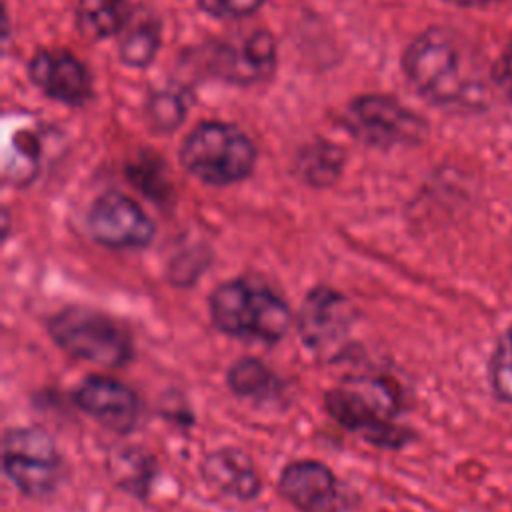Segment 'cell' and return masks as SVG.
<instances>
[{"label":"cell","mask_w":512,"mask_h":512,"mask_svg":"<svg viewBox=\"0 0 512 512\" xmlns=\"http://www.w3.org/2000/svg\"><path fill=\"white\" fill-rule=\"evenodd\" d=\"M208 312L222 334L248 342L276 344L292 324L288 302L268 284L248 278L218 284L208 298Z\"/></svg>","instance_id":"cell-3"},{"label":"cell","mask_w":512,"mask_h":512,"mask_svg":"<svg viewBox=\"0 0 512 512\" xmlns=\"http://www.w3.org/2000/svg\"><path fill=\"white\" fill-rule=\"evenodd\" d=\"M180 162L198 180L226 186L250 176L256 150L238 128L222 122H202L184 140Z\"/></svg>","instance_id":"cell-5"},{"label":"cell","mask_w":512,"mask_h":512,"mask_svg":"<svg viewBox=\"0 0 512 512\" xmlns=\"http://www.w3.org/2000/svg\"><path fill=\"white\" fill-rule=\"evenodd\" d=\"M184 114L186 94L180 88H166L156 92L146 106V116L150 124L160 132L176 128L184 120Z\"/></svg>","instance_id":"cell-20"},{"label":"cell","mask_w":512,"mask_h":512,"mask_svg":"<svg viewBox=\"0 0 512 512\" xmlns=\"http://www.w3.org/2000/svg\"><path fill=\"white\" fill-rule=\"evenodd\" d=\"M78 28L94 40L108 38L128 22L126 0H78Z\"/></svg>","instance_id":"cell-16"},{"label":"cell","mask_w":512,"mask_h":512,"mask_svg":"<svg viewBox=\"0 0 512 512\" xmlns=\"http://www.w3.org/2000/svg\"><path fill=\"white\" fill-rule=\"evenodd\" d=\"M234 396L252 404H272L284 396V382L258 358H240L226 372Z\"/></svg>","instance_id":"cell-15"},{"label":"cell","mask_w":512,"mask_h":512,"mask_svg":"<svg viewBox=\"0 0 512 512\" xmlns=\"http://www.w3.org/2000/svg\"><path fill=\"white\" fill-rule=\"evenodd\" d=\"M160 46V26L154 18L136 20L120 42V58L128 66H148Z\"/></svg>","instance_id":"cell-18"},{"label":"cell","mask_w":512,"mask_h":512,"mask_svg":"<svg viewBox=\"0 0 512 512\" xmlns=\"http://www.w3.org/2000/svg\"><path fill=\"white\" fill-rule=\"evenodd\" d=\"M2 468L28 498L54 496L64 480V460L52 436L40 426H14L2 438Z\"/></svg>","instance_id":"cell-6"},{"label":"cell","mask_w":512,"mask_h":512,"mask_svg":"<svg viewBox=\"0 0 512 512\" xmlns=\"http://www.w3.org/2000/svg\"><path fill=\"white\" fill-rule=\"evenodd\" d=\"M404 408L400 384L386 376H352L324 394V410L336 424L386 450H398L414 438L398 422Z\"/></svg>","instance_id":"cell-2"},{"label":"cell","mask_w":512,"mask_h":512,"mask_svg":"<svg viewBox=\"0 0 512 512\" xmlns=\"http://www.w3.org/2000/svg\"><path fill=\"white\" fill-rule=\"evenodd\" d=\"M458 6H484V4H492V2H500V0H446Z\"/></svg>","instance_id":"cell-23"},{"label":"cell","mask_w":512,"mask_h":512,"mask_svg":"<svg viewBox=\"0 0 512 512\" xmlns=\"http://www.w3.org/2000/svg\"><path fill=\"white\" fill-rule=\"evenodd\" d=\"M28 72L46 96L68 106H80L92 94L88 70L66 50H40L30 60Z\"/></svg>","instance_id":"cell-13"},{"label":"cell","mask_w":512,"mask_h":512,"mask_svg":"<svg viewBox=\"0 0 512 512\" xmlns=\"http://www.w3.org/2000/svg\"><path fill=\"white\" fill-rule=\"evenodd\" d=\"M492 82L512 102V46L506 48L492 66Z\"/></svg>","instance_id":"cell-22"},{"label":"cell","mask_w":512,"mask_h":512,"mask_svg":"<svg viewBox=\"0 0 512 512\" xmlns=\"http://www.w3.org/2000/svg\"><path fill=\"white\" fill-rule=\"evenodd\" d=\"M352 302L338 290L318 284L314 286L298 312V334L310 348H326L340 340L354 322Z\"/></svg>","instance_id":"cell-12"},{"label":"cell","mask_w":512,"mask_h":512,"mask_svg":"<svg viewBox=\"0 0 512 512\" xmlns=\"http://www.w3.org/2000/svg\"><path fill=\"white\" fill-rule=\"evenodd\" d=\"M46 332L70 358L104 368H120L134 354L128 328L110 314L88 306H66L58 310L46 320Z\"/></svg>","instance_id":"cell-4"},{"label":"cell","mask_w":512,"mask_h":512,"mask_svg":"<svg viewBox=\"0 0 512 512\" xmlns=\"http://www.w3.org/2000/svg\"><path fill=\"white\" fill-rule=\"evenodd\" d=\"M488 380L494 396L512 406V324L498 338L490 362H488Z\"/></svg>","instance_id":"cell-19"},{"label":"cell","mask_w":512,"mask_h":512,"mask_svg":"<svg viewBox=\"0 0 512 512\" xmlns=\"http://www.w3.org/2000/svg\"><path fill=\"white\" fill-rule=\"evenodd\" d=\"M404 72L432 104L472 110L486 102L488 72L480 54L456 32L432 28L404 52Z\"/></svg>","instance_id":"cell-1"},{"label":"cell","mask_w":512,"mask_h":512,"mask_svg":"<svg viewBox=\"0 0 512 512\" xmlns=\"http://www.w3.org/2000/svg\"><path fill=\"white\" fill-rule=\"evenodd\" d=\"M210 68L228 82L256 84L274 72L276 44L266 30H250L218 42L208 58Z\"/></svg>","instance_id":"cell-11"},{"label":"cell","mask_w":512,"mask_h":512,"mask_svg":"<svg viewBox=\"0 0 512 512\" xmlns=\"http://www.w3.org/2000/svg\"><path fill=\"white\" fill-rule=\"evenodd\" d=\"M280 496L300 512H346L348 496L336 474L318 460H292L278 476Z\"/></svg>","instance_id":"cell-10"},{"label":"cell","mask_w":512,"mask_h":512,"mask_svg":"<svg viewBox=\"0 0 512 512\" xmlns=\"http://www.w3.org/2000/svg\"><path fill=\"white\" fill-rule=\"evenodd\" d=\"M344 164V154L330 142H316L300 150L296 168L304 182L310 186H328L332 184Z\"/></svg>","instance_id":"cell-17"},{"label":"cell","mask_w":512,"mask_h":512,"mask_svg":"<svg viewBox=\"0 0 512 512\" xmlns=\"http://www.w3.org/2000/svg\"><path fill=\"white\" fill-rule=\"evenodd\" d=\"M94 242L112 250L146 248L156 234L150 216L122 192H104L98 196L86 218Z\"/></svg>","instance_id":"cell-8"},{"label":"cell","mask_w":512,"mask_h":512,"mask_svg":"<svg viewBox=\"0 0 512 512\" xmlns=\"http://www.w3.org/2000/svg\"><path fill=\"white\" fill-rule=\"evenodd\" d=\"M72 402L86 416L116 434L132 432L142 414L138 394L122 380L104 374L84 378L72 392Z\"/></svg>","instance_id":"cell-9"},{"label":"cell","mask_w":512,"mask_h":512,"mask_svg":"<svg viewBox=\"0 0 512 512\" xmlns=\"http://www.w3.org/2000/svg\"><path fill=\"white\" fill-rule=\"evenodd\" d=\"M200 474L210 490L232 500H252L262 488L254 462L236 448H220L206 454Z\"/></svg>","instance_id":"cell-14"},{"label":"cell","mask_w":512,"mask_h":512,"mask_svg":"<svg viewBox=\"0 0 512 512\" xmlns=\"http://www.w3.org/2000/svg\"><path fill=\"white\" fill-rule=\"evenodd\" d=\"M344 124L354 138L378 148L412 146L426 136V122L388 96H360L350 102Z\"/></svg>","instance_id":"cell-7"},{"label":"cell","mask_w":512,"mask_h":512,"mask_svg":"<svg viewBox=\"0 0 512 512\" xmlns=\"http://www.w3.org/2000/svg\"><path fill=\"white\" fill-rule=\"evenodd\" d=\"M200 6L216 18H240L256 12L264 0H198Z\"/></svg>","instance_id":"cell-21"}]
</instances>
